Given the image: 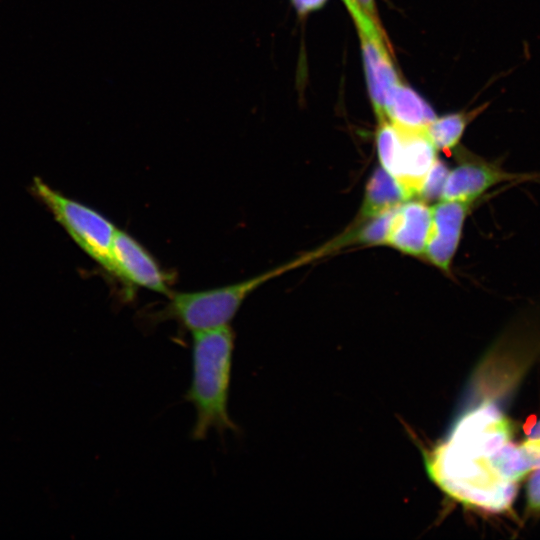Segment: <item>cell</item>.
I'll return each instance as SVG.
<instances>
[{
  "label": "cell",
  "mask_w": 540,
  "mask_h": 540,
  "mask_svg": "<svg viewBox=\"0 0 540 540\" xmlns=\"http://www.w3.org/2000/svg\"><path fill=\"white\" fill-rule=\"evenodd\" d=\"M513 430L512 422L494 402L486 400L471 407L432 453L430 475L443 491L467 505L491 512L509 509L517 484L503 481L492 460L512 441Z\"/></svg>",
  "instance_id": "cell-1"
},
{
  "label": "cell",
  "mask_w": 540,
  "mask_h": 540,
  "mask_svg": "<svg viewBox=\"0 0 540 540\" xmlns=\"http://www.w3.org/2000/svg\"><path fill=\"white\" fill-rule=\"evenodd\" d=\"M351 15L359 30L369 93L380 120L385 118V104L400 81L375 20L362 8Z\"/></svg>",
  "instance_id": "cell-6"
},
{
  "label": "cell",
  "mask_w": 540,
  "mask_h": 540,
  "mask_svg": "<svg viewBox=\"0 0 540 540\" xmlns=\"http://www.w3.org/2000/svg\"><path fill=\"white\" fill-rule=\"evenodd\" d=\"M537 174L515 173L503 169L501 164L469 154L449 170L441 200L473 204L490 188L505 182L534 179Z\"/></svg>",
  "instance_id": "cell-7"
},
{
  "label": "cell",
  "mask_w": 540,
  "mask_h": 540,
  "mask_svg": "<svg viewBox=\"0 0 540 540\" xmlns=\"http://www.w3.org/2000/svg\"><path fill=\"white\" fill-rule=\"evenodd\" d=\"M304 263L303 259L277 267L252 278L208 290L172 293L157 321L173 319L184 329L195 332L228 325L245 299L270 279Z\"/></svg>",
  "instance_id": "cell-3"
},
{
  "label": "cell",
  "mask_w": 540,
  "mask_h": 540,
  "mask_svg": "<svg viewBox=\"0 0 540 540\" xmlns=\"http://www.w3.org/2000/svg\"><path fill=\"white\" fill-rule=\"evenodd\" d=\"M484 107L466 113H455L435 118L426 128V132L435 148L448 152L460 141L468 123L477 116Z\"/></svg>",
  "instance_id": "cell-13"
},
{
  "label": "cell",
  "mask_w": 540,
  "mask_h": 540,
  "mask_svg": "<svg viewBox=\"0 0 540 540\" xmlns=\"http://www.w3.org/2000/svg\"><path fill=\"white\" fill-rule=\"evenodd\" d=\"M406 200L409 198L396 179L379 167L367 182L357 223L395 208Z\"/></svg>",
  "instance_id": "cell-12"
},
{
  "label": "cell",
  "mask_w": 540,
  "mask_h": 540,
  "mask_svg": "<svg viewBox=\"0 0 540 540\" xmlns=\"http://www.w3.org/2000/svg\"><path fill=\"white\" fill-rule=\"evenodd\" d=\"M384 116L392 124L406 129H426L436 118L426 101L401 82L389 96Z\"/></svg>",
  "instance_id": "cell-11"
},
{
  "label": "cell",
  "mask_w": 540,
  "mask_h": 540,
  "mask_svg": "<svg viewBox=\"0 0 540 540\" xmlns=\"http://www.w3.org/2000/svg\"><path fill=\"white\" fill-rule=\"evenodd\" d=\"M526 502L528 511L540 513V467L531 473L527 481Z\"/></svg>",
  "instance_id": "cell-15"
},
{
  "label": "cell",
  "mask_w": 540,
  "mask_h": 540,
  "mask_svg": "<svg viewBox=\"0 0 540 540\" xmlns=\"http://www.w3.org/2000/svg\"><path fill=\"white\" fill-rule=\"evenodd\" d=\"M112 275L128 285L170 296L167 275L131 235L117 229L112 245Z\"/></svg>",
  "instance_id": "cell-8"
},
{
  "label": "cell",
  "mask_w": 540,
  "mask_h": 540,
  "mask_svg": "<svg viewBox=\"0 0 540 540\" xmlns=\"http://www.w3.org/2000/svg\"><path fill=\"white\" fill-rule=\"evenodd\" d=\"M431 222V207L423 200H406L395 209L386 245L412 256L423 255Z\"/></svg>",
  "instance_id": "cell-10"
},
{
  "label": "cell",
  "mask_w": 540,
  "mask_h": 540,
  "mask_svg": "<svg viewBox=\"0 0 540 540\" xmlns=\"http://www.w3.org/2000/svg\"><path fill=\"white\" fill-rule=\"evenodd\" d=\"M527 439H540V419L526 428Z\"/></svg>",
  "instance_id": "cell-18"
},
{
  "label": "cell",
  "mask_w": 540,
  "mask_h": 540,
  "mask_svg": "<svg viewBox=\"0 0 540 540\" xmlns=\"http://www.w3.org/2000/svg\"><path fill=\"white\" fill-rule=\"evenodd\" d=\"M472 205L441 200L431 207L432 222L423 255L443 271L450 269L460 243L465 219Z\"/></svg>",
  "instance_id": "cell-9"
},
{
  "label": "cell",
  "mask_w": 540,
  "mask_h": 540,
  "mask_svg": "<svg viewBox=\"0 0 540 540\" xmlns=\"http://www.w3.org/2000/svg\"><path fill=\"white\" fill-rule=\"evenodd\" d=\"M358 3H361L362 9L374 19L375 14V8H374V0H357Z\"/></svg>",
  "instance_id": "cell-19"
},
{
  "label": "cell",
  "mask_w": 540,
  "mask_h": 540,
  "mask_svg": "<svg viewBox=\"0 0 540 540\" xmlns=\"http://www.w3.org/2000/svg\"><path fill=\"white\" fill-rule=\"evenodd\" d=\"M33 189L76 244L111 274L118 228L96 210L63 196L40 179L34 180Z\"/></svg>",
  "instance_id": "cell-5"
},
{
  "label": "cell",
  "mask_w": 540,
  "mask_h": 540,
  "mask_svg": "<svg viewBox=\"0 0 540 540\" xmlns=\"http://www.w3.org/2000/svg\"><path fill=\"white\" fill-rule=\"evenodd\" d=\"M448 172L447 166L437 159L427 174L418 197L423 201L441 198Z\"/></svg>",
  "instance_id": "cell-14"
},
{
  "label": "cell",
  "mask_w": 540,
  "mask_h": 540,
  "mask_svg": "<svg viewBox=\"0 0 540 540\" xmlns=\"http://www.w3.org/2000/svg\"><path fill=\"white\" fill-rule=\"evenodd\" d=\"M300 12H309L321 7L326 0H293Z\"/></svg>",
  "instance_id": "cell-17"
},
{
  "label": "cell",
  "mask_w": 540,
  "mask_h": 540,
  "mask_svg": "<svg viewBox=\"0 0 540 540\" xmlns=\"http://www.w3.org/2000/svg\"><path fill=\"white\" fill-rule=\"evenodd\" d=\"M192 381L184 395L196 410L191 438L203 440L211 430L222 438L240 434L228 412L235 333L228 325L192 332Z\"/></svg>",
  "instance_id": "cell-2"
},
{
  "label": "cell",
  "mask_w": 540,
  "mask_h": 540,
  "mask_svg": "<svg viewBox=\"0 0 540 540\" xmlns=\"http://www.w3.org/2000/svg\"><path fill=\"white\" fill-rule=\"evenodd\" d=\"M520 446L532 469L540 467V439H527Z\"/></svg>",
  "instance_id": "cell-16"
},
{
  "label": "cell",
  "mask_w": 540,
  "mask_h": 540,
  "mask_svg": "<svg viewBox=\"0 0 540 540\" xmlns=\"http://www.w3.org/2000/svg\"><path fill=\"white\" fill-rule=\"evenodd\" d=\"M376 145L381 167L400 184L407 197L418 196L437 160L426 129H406L388 119L378 120Z\"/></svg>",
  "instance_id": "cell-4"
}]
</instances>
